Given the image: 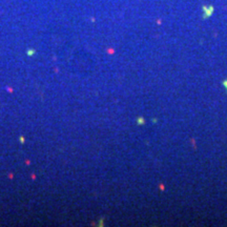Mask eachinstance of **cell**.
Listing matches in <instances>:
<instances>
[{"mask_svg": "<svg viewBox=\"0 0 227 227\" xmlns=\"http://www.w3.org/2000/svg\"><path fill=\"white\" fill-rule=\"evenodd\" d=\"M203 11H204V15H203V17L204 18H207V17H210V16L212 15V12H213V7L212 6H203Z\"/></svg>", "mask_w": 227, "mask_h": 227, "instance_id": "1", "label": "cell"}, {"mask_svg": "<svg viewBox=\"0 0 227 227\" xmlns=\"http://www.w3.org/2000/svg\"><path fill=\"white\" fill-rule=\"evenodd\" d=\"M223 85H224V87H225V88H226V91H227V79L223 81Z\"/></svg>", "mask_w": 227, "mask_h": 227, "instance_id": "2", "label": "cell"}]
</instances>
